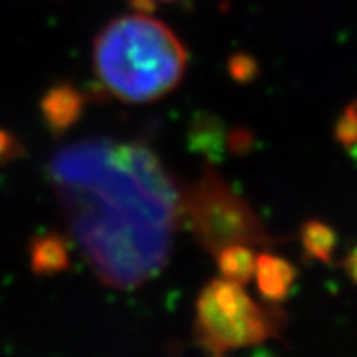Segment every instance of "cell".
Here are the masks:
<instances>
[{"label":"cell","instance_id":"8fae6325","mask_svg":"<svg viewBox=\"0 0 357 357\" xmlns=\"http://www.w3.org/2000/svg\"><path fill=\"white\" fill-rule=\"evenodd\" d=\"M344 272L348 273V278L352 279L354 284H357V246L347 255V259L343 261Z\"/></svg>","mask_w":357,"mask_h":357},{"label":"cell","instance_id":"3957f363","mask_svg":"<svg viewBox=\"0 0 357 357\" xmlns=\"http://www.w3.org/2000/svg\"><path fill=\"white\" fill-rule=\"evenodd\" d=\"M284 315L278 306H264L246 294L243 284L213 279L195 303L193 337L212 356L257 347L278 337Z\"/></svg>","mask_w":357,"mask_h":357},{"label":"cell","instance_id":"52a82bcc","mask_svg":"<svg viewBox=\"0 0 357 357\" xmlns=\"http://www.w3.org/2000/svg\"><path fill=\"white\" fill-rule=\"evenodd\" d=\"M29 257H31V270L43 275L62 272L70 264L66 243L59 235L52 234L38 237L31 243Z\"/></svg>","mask_w":357,"mask_h":357},{"label":"cell","instance_id":"7c38bea8","mask_svg":"<svg viewBox=\"0 0 357 357\" xmlns=\"http://www.w3.org/2000/svg\"><path fill=\"white\" fill-rule=\"evenodd\" d=\"M137 6H141L142 10L144 8H151L153 4H157V2H177V0H133Z\"/></svg>","mask_w":357,"mask_h":357},{"label":"cell","instance_id":"30bf717a","mask_svg":"<svg viewBox=\"0 0 357 357\" xmlns=\"http://www.w3.org/2000/svg\"><path fill=\"white\" fill-rule=\"evenodd\" d=\"M337 139L341 144L354 146L357 142V109L348 108L337 123Z\"/></svg>","mask_w":357,"mask_h":357},{"label":"cell","instance_id":"ba28073f","mask_svg":"<svg viewBox=\"0 0 357 357\" xmlns=\"http://www.w3.org/2000/svg\"><path fill=\"white\" fill-rule=\"evenodd\" d=\"M217 264L221 270V278L237 284H248L254 279L255 257L252 246L230 245L217 252Z\"/></svg>","mask_w":357,"mask_h":357},{"label":"cell","instance_id":"5b68a950","mask_svg":"<svg viewBox=\"0 0 357 357\" xmlns=\"http://www.w3.org/2000/svg\"><path fill=\"white\" fill-rule=\"evenodd\" d=\"M254 278L266 301L281 303L288 299L294 290L297 272L287 259L273 254H261L255 261Z\"/></svg>","mask_w":357,"mask_h":357},{"label":"cell","instance_id":"277c9868","mask_svg":"<svg viewBox=\"0 0 357 357\" xmlns=\"http://www.w3.org/2000/svg\"><path fill=\"white\" fill-rule=\"evenodd\" d=\"M183 213L199 245L212 255L230 245L254 248L273 243L248 201L212 168L183 192Z\"/></svg>","mask_w":357,"mask_h":357},{"label":"cell","instance_id":"8992f818","mask_svg":"<svg viewBox=\"0 0 357 357\" xmlns=\"http://www.w3.org/2000/svg\"><path fill=\"white\" fill-rule=\"evenodd\" d=\"M84 109V97L73 86L62 84L50 89L43 100V113L47 128L55 133L66 132L79 121Z\"/></svg>","mask_w":357,"mask_h":357},{"label":"cell","instance_id":"9c48e42d","mask_svg":"<svg viewBox=\"0 0 357 357\" xmlns=\"http://www.w3.org/2000/svg\"><path fill=\"white\" fill-rule=\"evenodd\" d=\"M335 231L321 221H308L301 228V246L310 259L330 263L335 250Z\"/></svg>","mask_w":357,"mask_h":357},{"label":"cell","instance_id":"7a4b0ae2","mask_svg":"<svg viewBox=\"0 0 357 357\" xmlns=\"http://www.w3.org/2000/svg\"><path fill=\"white\" fill-rule=\"evenodd\" d=\"M188 66L181 38L150 15L112 20L93 43V68L100 84L117 99L153 102L174 91Z\"/></svg>","mask_w":357,"mask_h":357},{"label":"cell","instance_id":"6da1fadb","mask_svg":"<svg viewBox=\"0 0 357 357\" xmlns=\"http://www.w3.org/2000/svg\"><path fill=\"white\" fill-rule=\"evenodd\" d=\"M47 177L71 237L104 284L133 290L162 272L183 192L148 146L73 142L50 159Z\"/></svg>","mask_w":357,"mask_h":357}]
</instances>
